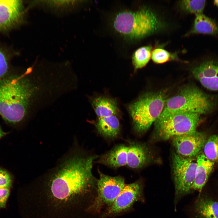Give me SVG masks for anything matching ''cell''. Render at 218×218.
Returning a JSON list of instances; mask_svg holds the SVG:
<instances>
[{"mask_svg": "<svg viewBox=\"0 0 218 218\" xmlns=\"http://www.w3.org/2000/svg\"><path fill=\"white\" fill-rule=\"evenodd\" d=\"M113 26L125 38L136 40L160 31L164 24L154 11L144 7L134 11L125 10L118 13L113 20Z\"/></svg>", "mask_w": 218, "mask_h": 218, "instance_id": "obj_3", "label": "cell"}, {"mask_svg": "<svg viewBox=\"0 0 218 218\" xmlns=\"http://www.w3.org/2000/svg\"><path fill=\"white\" fill-rule=\"evenodd\" d=\"M217 102L215 96L207 94L195 86L186 87L167 98L164 109L155 122L180 113L208 114L215 109Z\"/></svg>", "mask_w": 218, "mask_h": 218, "instance_id": "obj_4", "label": "cell"}, {"mask_svg": "<svg viewBox=\"0 0 218 218\" xmlns=\"http://www.w3.org/2000/svg\"><path fill=\"white\" fill-rule=\"evenodd\" d=\"M196 161L195 177L192 189L200 192L208 180L214 163L208 159L204 154L198 155Z\"/></svg>", "mask_w": 218, "mask_h": 218, "instance_id": "obj_16", "label": "cell"}, {"mask_svg": "<svg viewBox=\"0 0 218 218\" xmlns=\"http://www.w3.org/2000/svg\"><path fill=\"white\" fill-rule=\"evenodd\" d=\"M204 148V154L210 160L218 163V135H211L206 140Z\"/></svg>", "mask_w": 218, "mask_h": 218, "instance_id": "obj_22", "label": "cell"}, {"mask_svg": "<svg viewBox=\"0 0 218 218\" xmlns=\"http://www.w3.org/2000/svg\"><path fill=\"white\" fill-rule=\"evenodd\" d=\"M127 164L133 169L140 168L146 165L150 159L148 150L140 143L128 140Z\"/></svg>", "mask_w": 218, "mask_h": 218, "instance_id": "obj_15", "label": "cell"}, {"mask_svg": "<svg viewBox=\"0 0 218 218\" xmlns=\"http://www.w3.org/2000/svg\"><path fill=\"white\" fill-rule=\"evenodd\" d=\"M98 172L99 177L97 182V196L86 209L88 212L98 213L104 206H111L125 185V179L121 176H108L99 169Z\"/></svg>", "mask_w": 218, "mask_h": 218, "instance_id": "obj_7", "label": "cell"}, {"mask_svg": "<svg viewBox=\"0 0 218 218\" xmlns=\"http://www.w3.org/2000/svg\"><path fill=\"white\" fill-rule=\"evenodd\" d=\"M213 2L214 5L218 7V0H214L213 1Z\"/></svg>", "mask_w": 218, "mask_h": 218, "instance_id": "obj_29", "label": "cell"}, {"mask_svg": "<svg viewBox=\"0 0 218 218\" xmlns=\"http://www.w3.org/2000/svg\"><path fill=\"white\" fill-rule=\"evenodd\" d=\"M173 145L178 155L193 158L198 154L206 140V134L197 131L173 137Z\"/></svg>", "mask_w": 218, "mask_h": 218, "instance_id": "obj_11", "label": "cell"}, {"mask_svg": "<svg viewBox=\"0 0 218 218\" xmlns=\"http://www.w3.org/2000/svg\"><path fill=\"white\" fill-rule=\"evenodd\" d=\"M13 182L12 175L7 170L0 167V188L10 189Z\"/></svg>", "mask_w": 218, "mask_h": 218, "instance_id": "obj_25", "label": "cell"}, {"mask_svg": "<svg viewBox=\"0 0 218 218\" xmlns=\"http://www.w3.org/2000/svg\"><path fill=\"white\" fill-rule=\"evenodd\" d=\"M151 58L153 61L157 64H162L170 60L177 59L175 54L171 53L162 48H156L152 52Z\"/></svg>", "mask_w": 218, "mask_h": 218, "instance_id": "obj_24", "label": "cell"}, {"mask_svg": "<svg viewBox=\"0 0 218 218\" xmlns=\"http://www.w3.org/2000/svg\"><path fill=\"white\" fill-rule=\"evenodd\" d=\"M206 4V1L185 0L179 2L180 8L183 11L195 15L202 13Z\"/></svg>", "mask_w": 218, "mask_h": 218, "instance_id": "obj_23", "label": "cell"}, {"mask_svg": "<svg viewBox=\"0 0 218 218\" xmlns=\"http://www.w3.org/2000/svg\"><path fill=\"white\" fill-rule=\"evenodd\" d=\"M194 77L206 88L218 91V56L206 54L192 70Z\"/></svg>", "mask_w": 218, "mask_h": 218, "instance_id": "obj_10", "label": "cell"}, {"mask_svg": "<svg viewBox=\"0 0 218 218\" xmlns=\"http://www.w3.org/2000/svg\"><path fill=\"white\" fill-rule=\"evenodd\" d=\"M167 99L165 91L147 93L129 105L128 111L136 132L147 130L157 121Z\"/></svg>", "mask_w": 218, "mask_h": 218, "instance_id": "obj_5", "label": "cell"}, {"mask_svg": "<svg viewBox=\"0 0 218 218\" xmlns=\"http://www.w3.org/2000/svg\"><path fill=\"white\" fill-rule=\"evenodd\" d=\"M95 126L99 134L108 139L116 138L120 131V121L116 115L98 118Z\"/></svg>", "mask_w": 218, "mask_h": 218, "instance_id": "obj_17", "label": "cell"}, {"mask_svg": "<svg viewBox=\"0 0 218 218\" xmlns=\"http://www.w3.org/2000/svg\"><path fill=\"white\" fill-rule=\"evenodd\" d=\"M25 14L21 0H0V30L10 28L21 22Z\"/></svg>", "mask_w": 218, "mask_h": 218, "instance_id": "obj_12", "label": "cell"}, {"mask_svg": "<svg viewBox=\"0 0 218 218\" xmlns=\"http://www.w3.org/2000/svg\"><path fill=\"white\" fill-rule=\"evenodd\" d=\"M143 200V188L140 181L125 184L112 205L103 213L102 217L114 216L127 211L136 202Z\"/></svg>", "mask_w": 218, "mask_h": 218, "instance_id": "obj_9", "label": "cell"}, {"mask_svg": "<svg viewBox=\"0 0 218 218\" xmlns=\"http://www.w3.org/2000/svg\"><path fill=\"white\" fill-rule=\"evenodd\" d=\"M200 115L193 112L180 113L155 122L157 136L160 139L166 140L194 132L197 131Z\"/></svg>", "mask_w": 218, "mask_h": 218, "instance_id": "obj_6", "label": "cell"}, {"mask_svg": "<svg viewBox=\"0 0 218 218\" xmlns=\"http://www.w3.org/2000/svg\"><path fill=\"white\" fill-rule=\"evenodd\" d=\"M10 189L8 188H0V208L5 207L10 195Z\"/></svg>", "mask_w": 218, "mask_h": 218, "instance_id": "obj_27", "label": "cell"}, {"mask_svg": "<svg viewBox=\"0 0 218 218\" xmlns=\"http://www.w3.org/2000/svg\"><path fill=\"white\" fill-rule=\"evenodd\" d=\"M28 73L0 78V115L12 125L21 122L41 97V85Z\"/></svg>", "mask_w": 218, "mask_h": 218, "instance_id": "obj_2", "label": "cell"}, {"mask_svg": "<svg viewBox=\"0 0 218 218\" xmlns=\"http://www.w3.org/2000/svg\"><path fill=\"white\" fill-rule=\"evenodd\" d=\"M152 47L145 46L136 50L133 54L132 60L135 70L141 68L148 63L151 58Z\"/></svg>", "mask_w": 218, "mask_h": 218, "instance_id": "obj_21", "label": "cell"}, {"mask_svg": "<svg viewBox=\"0 0 218 218\" xmlns=\"http://www.w3.org/2000/svg\"><path fill=\"white\" fill-rule=\"evenodd\" d=\"M127 146L123 144L116 145L96 159L97 163L113 168L127 165Z\"/></svg>", "mask_w": 218, "mask_h": 218, "instance_id": "obj_14", "label": "cell"}, {"mask_svg": "<svg viewBox=\"0 0 218 218\" xmlns=\"http://www.w3.org/2000/svg\"><path fill=\"white\" fill-rule=\"evenodd\" d=\"M8 68L7 57L5 53L0 49V78L6 76Z\"/></svg>", "mask_w": 218, "mask_h": 218, "instance_id": "obj_26", "label": "cell"}, {"mask_svg": "<svg viewBox=\"0 0 218 218\" xmlns=\"http://www.w3.org/2000/svg\"><path fill=\"white\" fill-rule=\"evenodd\" d=\"M189 34H201L218 37V23L215 20L203 13L196 15Z\"/></svg>", "mask_w": 218, "mask_h": 218, "instance_id": "obj_18", "label": "cell"}, {"mask_svg": "<svg viewBox=\"0 0 218 218\" xmlns=\"http://www.w3.org/2000/svg\"><path fill=\"white\" fill-rule=\"evenodd\" d=\"M194 210L199 218H218V202L207 197H199Z\"/></svg>", "mask_w": 218, "mask_h": 218, "instance_id": "obj_20", "label": "cell"}, {"mask_svg": "<svg viewBox=\"0 0 218 218\" xmlns=\"http://www.w3.org/2000/svg\"><path fill=\"white\" fill-rule=\"evenodd\" d=\"M197 166L196 160L193 158L174 154L173 167L175 202L190 192L195 180Z\"/></svg>", "mask_w": 218, "mask_h": 218, "instance_id": "obj_8", "label": "cell"}, {"mask_svg": "<svg viewBox=\"0 0 218 218\" xmlns=\"http://www.w3.org/2000/svg\"><path fill=\"white\" fill-rule=\"evenodd\" d=\"M80 1L71 0H44L31 1L30 7L45 9L58 15H63L72 12L76 8Z\"/></svg>", "mask_w": 218, "mask_h": 218, "instance_id": "obj_13", "label": "cell"}, {"mask_svg": "<svg viewBox=\"0 0 218 218\" xmlns=\"http://www.w3.org/2000/svg\"><path fill=\"white\" fill-rule=\"evenodd\" d=\"M8 134V132L4 131L0 126V139Z\"/></svg>", "mask_w": 218, "mask_h": 218, "instance_id": "obj_28", "label": "cell"}, {"mask_svg": "<svg viewBox=\"0 0 218 218\" xmlns=\"http://www.w3.org/2000/svg\"><path fill=\"white\" fill-rule=\"evenodd\" d=\"M91 104L98 118L116 115L119 111L116 100L105 97H98L94 98Z\"/></svg>", "mask_w": 218, "mask_h": 218, "instance_id": "obj_19", "label": "cell"}, {"mask_svg": "<svg viewBox=\"0 0 218 218\" xmlns=\"http://www.w3.org/2000/svg\"><path fill=\"white\" fill-rule=\"evenodd\" d=\"M97 179L83 159L72 157L42 183L26 193L25 218H78Z\"/></svg>", "mask_w": 218, "mask_h": 218, "instance_id": "obj_1", "label": "cell"}]
</instances>
